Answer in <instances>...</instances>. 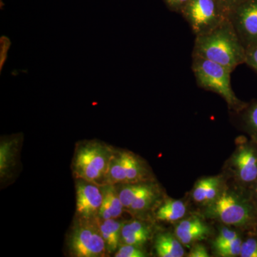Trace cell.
<instances>
[{"label": "cell", "instance_id": "obj_1", "mask_svg": "<svg viewBox=\"0 0 257 257\" xmlns=\"http://www.w3.org/2000/svg\"><path fill=\"white\" fill-rule=\"evenodd\" d=\"M192 56L212 61L234 72L245 64L246 49L228 18L211 31L196 36Z\"/></svg>", "mask_w": 257, "mask_h": 257}, {"label": "cell", "instance_id": "obj_2", "mask_svg": "<svg viewBox=\"0 0 257 257\" xmlns=\"http://www.w3.org/2000/svg\"><path fill=\"white\" fill-rule=\"evenodd\" d=\"M115 149L99 140H84L77 144L72 162L75 179H83L103 187Z\"/></svg>", "mask_w": 257, "mask_h": 257}, {"label": "cell", "instance_id": "obj_3", "mask_svg": "<svg viewBox=\"0 0 257 257\" xmlns=\"http://www.w3.org/2000/svg\"><path fill=\"white\" fill-rule=\"evenodd\" d=\"M192 69L197 85L219 94L229 109L241 111L247 104L236 96L231 84L232 71L227 67L202 57L192 56Z\"/></svg>", "mask_w": 257, "mask_h": 257}, {"label": "cell", "instance_id": "obj_4", "mask_svg": "<svg viewBox=\"0 0 257 257\" xmlns=\"http://www.w3.org/2000/svg\"><path fill=\"white\" fill-rule=\"evenodd\" d=\"M208 216L225 224L246 229L257 228V204L252 199L225 192L208 208Z\"/></svg>", "mask_w": 257, "mask_h": 257}, {"label": "cell", "instance_id": "obj_5", "mask_svg": "<svg viewBox=\"0 0 257 257\" xmlns=\"http://www.w3.org/2000/svg\"><path fill=\"white\" fill-rule=\"evenodd\" d=\"M67 246L70 256L74 257H104L109 254L97 218H76L67 235Z\"/></svg>", "mask_w": 257, "mask_h": 257}, {"label": "cell", "instance_id": "obj_6", "mask_svg": "<svg viewBox=\"0 0 257 257\" xmlns=\"http://www.w3.org/2000/svg\"><path fill=\"white\" fill-rule=\"evenodd\" d=\"M179 14L195 36L211 31L229 18L218 0H189Z\"/></svg>", "mask_w": 257, "mask_h": 257}, {"label": "cell", "instance_id": "obj_7", "mask_svg": "<svg viewBox=\"0 0 257 257\" xmlns=\"http://www.w3.org/2000/svg\"><path fill=\"white\" fill-rule=\"evenodd\" d=\"M229 19L246 50L257 45V0H245Z\"/></svg>", "mask_w": 257, "mask_h": 257}, {"label": "cell", "instance_id": "obj_8", "mask_svg": "<svg viewBox=\"0 0 257 257\" xmlns=\"http://www.w3.org/2000/svg\"><path fill=\"white\" fill-rule=\"evenodd\" d=\"M76 218L95 219L99 216L103 201L102 187L76 179Z\"/></svg>", "mask_w": 257, "mask_h": 257}, {"label": "cell", "instance_id": "obj_9", "mask_svg": "<svg viewBox=\"0 0 257 257\" xmlns=\"http://www.w3.org/2000/svg\"><path fill=\"white\" fill-rule=\"evenodd\" d=\"M235 172L241 182L254 184L257 180V150L253 144L241 145L233 158Z\"/></svg>", "mask_w": 257, "mask_h": 257}, {"label": "cell", "instance_id": "obj_10", "mask_svg": "<svg viewBox=\"0 0 257 257\" xmlns=\"http://www.w3.org/2000/svg\"><path fill=\"white\" fill-rule=\"evenodd\" d=\"M210 232L209 226L197 217L181 221L176 227V236L183 244H189L206 239Z\"/></svg>", "mask_w": 257, "mask_h": 257}, {"label": "cell", "instance_id": "obj_11", "mask_svg": "<svg viewBox=\"0 0 257 257\" xmlns=\"http://www.w3.org/2000/svg\"><path fill=\"white\" fill-rule=\"evenodd\" d=\"M20 135L3 138L0 143V176L1 179L9 176L14 169L19 151Z\"/></svg>", "mask_w": 257, "mask_h": 257}, {"label": "cell", "instance_id": "obj_12", "mask_svg": "<svg viewBox=\"0 0 257 257\" xmlns=\"http://www.w3.org/2000/svg\"><path fill=\"white\" fill-rule=\"evenodd\" d=\"M103 201L98 218L101 219H118L124 210L116 185L103 186Z\"/></svg>", "mask_w": 257, "mask_h": 257}, {"label": "cell", "instance_id": "obj_13", "mask_svg": "<svg viewBox=\"0 0 257 257\" xmlns=\"http://www.w3.org/2000/svg\"><path fill=\"white\" fill-rule=\"evenodd\" d=\"M98 226L105 242L108 253L115 252L121 242V231L124 223L117 219H101L97 218Z\"/></svg>", "mask_w": 257, "mask_h": 257}, {"label": "cell", "instance_id": "obj_14", "mask_svg": "<svg viewBox=\"0 0 257 257\" xmlns=\"http://www.w3.org/2000/svg\"><path fill=\"white\" fill-rule=\"evenodd\" d=\"M124 161L126 184L145 182L148 177V172L145 165L139 157L131 152L121 151Z\"/></svg>", "mask_w": 257, "mask_h": 257}, {"label": "cell", "instance_id": "obj_15", "mask_svg": "<svg viewBox=\"0 0 257 257\" xmlns=\"http://www.w3.org/2000/svg\"><path fill=\"white\" fill-rule=\"evenodd\" d=\"M155 248L160 257H182L184 254L183 246L178 238L168 233L157 236Z\"/></svg>", "mask_w": 257, "mask_h": 257}, {"label": "cell", "instance_id": "obj_16", "mask_svg": "<svg viewBox=\"0 0 257 257\" xmlns=\"http://www.w3.org/2000/svg\"><path fill=\"white\" fill-rule=\"evenodd\" d=\"M186 211L187 207L182 201L168 199L159 208L156 217L158 220L175 222L183 217Z\"/></svg>", "mask_w": 257, "mask_h": 257}, {"label": "cell", "instance_id": "obj_17", "mask_svg": "<svg viewBox=\"0 0 257 257\" xmlns=\"http://www.w3.org/2000/svg\"><path fill=\"white\" fill-rule=\"evenodd\" d=\"M120 185L117 189L120 200L123 206L128 209L137 197L144 192H147L153 186L147 184L146 182H138V183H128L118 184Z\"/></svg>", "mask_w": 257, "mask_h": 257}, {"label": "cell", "instance_id": "obj_18", "mask_svg": "<svg viewBox=\"0 0 257 257\" xmlns=\"http://www.w3.org/2000/svg\"><path fill=\"white\" fill-rule=\"evenodd\" d=\"M242 120L246 131L257 144V101L247 104L242 110Z\"/></svg>", "mask_w": 257, "mask_h": 257}, {"label": "cell", "instance_id": "obj_19", "mask_svg": "<svg viewBox=\"0 0 257 257\" xmlns=\"http://www.w3.org/2000/svg\"><path fill=\"white\" fill-rule=\"evenodd\" d=\"M157 197V191L152 187L147 192H144L137 197L127 209L134 213H140L145 211L150 207Z\"/></svg>", "mask_w": 257, "mask_h": 257}, {"label": "cell", "instance_id": "obj_20", "mask_svg": "<svg viewBox=\"0 0 257 257\" xmlns=\"http://www.w3.org/2000/svg\"><path fill=\"white\" fill-rule=\"evenodd\" d=\"M151 234L148 225L143 221L134 220L124 223L121 231V239L134 234Z\"/></svg>", "mask_w": 257, "mask_h": 257}, {"label": "cell", "instance_id": "obj_21", "mask_svg": "<svg viewBox=\"0 0 257 257\" xmlns=\"http://www.w3.org/2000/svg\"><path fill=\"white\" fill-rule=\"evenodd\" d=\"M215 178L216 177H207V178L198 181L193 190V198L195 202L198 203L206 202L208 192L211 184L215 180Z\"/></svg>", "mask_w": 257, "mask_h": 257}, {"label": "cell", "instance_id": "obj_22", "mask_svg": "<svg viewBox=\"0 0 257 257\" xmlns=\"http://www.w3.org/2000/svg\"><path fill=\"white\" fill-rule=\"evenodd\" d=\"M242 240H241L240 236L235 239L234 241H231L228 244L225 245L224 246H221L216 248V253L221 257H235L238 256L240 255V251H241V243H242Z\"/></svg>", "mask_w": 257, "mask_h": 257}, {"label": "cell", "instance_id": "obj_23", "mask_svg": "<svg viewBox=\"0 0 257 257\" xmlns=\"http://www.w3.org/2000/svg\"><path fill=\"white\" fill-rule=\"evenodd\" d=\"M239 236V234L236 231L228 229V228H224L219 231V234L217 235L213 243L214 249L228 244Z\"/></svg>", "mask_w": 257, "mask_h": 257}, {"label": "cell", "instance_id": "obj_24", "mask_svg": "<svg viewBox=\"0 0 257 257\" xmlns=\"http://www.w3.org/2000/svg\"><path fill=\"white\" fill-rule=\"evenodd\" d=\"M116 257H145L147 253L140 248V246L135 245L124 244L120 246L118 251L115 252Z\"/></svg>", "mask_w": 257, "mask_h": 257}, {"label": "cell", "instance_id": "obj_25", "mask_svg": "<svg viewBox=\"0 0 257 257\" xmlns=\"http://www.w3.org/2000/svg\"><path fill=\"white\" fill-rule=\"evenodd\" d=\"M239 256L257 257V239L249 237L242 241Z\"/></svg>", "mask_w": 257, "mask_h": 257}, {"label": "cell", "instance_id": "obj_26", "mask_svg": "<svg viewBox=\"0 0 257 257\" xmlns=\"http://www.w3.org/2000/svg\"><path fill=\"white\" fill-rule=\"evenodd\" d=\"M11 42L8 37L3 36L0 39V72H2L5 61L8 57V52L10 50Z\"/></svg>", "mask_w": 257, "mask_h": 257}, {"label": "cell", "instance_id": "obj_27", "mask_svg": "<svg viewBox=\"0 0 257 257\" xmlns=\"http://www.w3.org/2000/svg\"><path fill=\"white\" fill-rule=\"evenodd\" d=\"M245 64L252 68L257 73V45L246 50Z\"/></svg>", "mask_w": 257, "mask_h": 257}, {"label": "cell", "instance_id": "obj_28", "mask_svg": "<svg viewBox=\"0 0 257 257\" xmlns=\"http://www.w3.org/2000/svg\"><path fill=\"white\" fill-rule=\"evenodd\" d=\"M163 1L171 11L180 13L184 6L189 3V0H163Z\"/></svg>", "mask_w": 257, "mask_h": 257}, {"label": "cell", "instance_id": "obj_29", "mask_svg": "<svg viewBox=\"0 0 257 257\" xmlns=\"http://www.w3.org/2000/svg\"><path fill=\"white\" fill-rule=\"evenodd\" d=\"M245 0H218L224 11L229 15Z\"/></svg>", "mask_w": 257, "mask_h": 257}, {"label": "cell", "instance_id": "obj_30", "mask_svg": "<svg viewBox=\"0 0 257 257\" xmlns=\"http://www.w3.org/2000/svg\"><path fill=\"white\" fill-rule=\"evenodd\" d=\"M189 257H209L207 248L200 244L196 245L189 252Z\"/></svg>", "mask_w": 257, "mask_h": 257}, {"label": "cell", "instance_id": "obj_31", "mask_svg": "<svg viewBox=\"0 0 257 257\" xmlns=\"http://www.w3.org/2000/svg\"><path fill=\"white\" fill-rule=\"evenodd\" d=\"M254 195L255 198H256V199H257V180L254 183Z\"/></svg>", "mask_w": 257, "mask_h": 257}]
</instances>
